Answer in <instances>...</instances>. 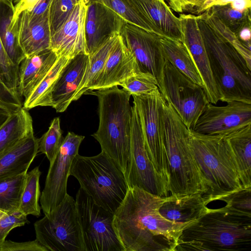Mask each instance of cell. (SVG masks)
<instances>
[{
  "label": "cell",
  "instance_id": "obj_1",
  "mask_svg": "<svg viewBox=\"0 0 251 251\" xmlns=\"http://www.w3.org/2000/svg\"><path fill=\"white\" fill-rule=\"evenodd\" d=\"M164 197L128 188L113 220L124 251H175L183 230L195 222L180 223L162 216L159 209Z\"/></svg>",
  "mask_w": 251,
  "mask_h": 251
},
{
  "label": "cell",
  "instance_id": "obj_2",
  "mask_svg": "<svg viewBox=\"0 0 251 251\" xmlns=\"http://www.w3.org/2000/svg\"><path fill=\"white\" fill-rule=\"evenodd\" d=\"M251 248V218L232 214L223 207L210 209L185 228L175 251H247Z\"/></svg>",
  "mask_w": 251,
  "mask_h": 251
},
{
  "label": "cell",
  "instance_id": "obj_3",
  "mask_svg": "<svg viewBox=\"0 0 251 251\" xmlns=\"http://www.w3.org/2000/svg\"><path fill=\"white\" fill-rule=\"evenodd\" d=\"M160 125L170 175L169 194L203 195L205 192L203 181L189 146L190 130L164 99Z\"/></svg>",
  "mask_w": 251,
  "mask_h": 251
},
{
  "label": "cell",
  "instance_id": "obj_4",
  "mask_svg": "<svg viewBox=\"0 0 251 251\" xmlns=\"http://www.w3.org/2000/svg\"><path fill=\"white\" fill-rule=\"evenodd\" d=\"M189 146L203 181L207 204L243 189L225 135L190 130Z\"/></svg>",
  "mask_w": 251,
  "mask_h": 251
},
{
  "label": "cell",
  "instance_id": "obj_5",
  "mask_svg": "<svg viewBox=\"0 0 251 251\" xmlns=\"http://www.w3.org/2000/svg\"><path fill=\"white\" fill-rule=\"evenodd\" d=\"M196 16L220 101L251 104V69L236 49L223 39L200 14Z\"/></svg>",
  "mask_w": 251,
  "mask_h": 251
},
{
  "label": "cell",
  "instance_id": "obj_6",
  "mask_svg": "<svg viewBox=\"0 0 251 251\" xmlns=\"http://www.w3.org/2000/svg\"><path fill=\"white\" fill-rule=\"evenodd\" d=\"M83 95L96 96L99 124L92 135L103 152L125 174L128 162L132 109L131 95L118 86L87 90Z\"/></svg>",
  "mask_w": 251,
  "mask_h": 251
},
{
  "label": "cell",
  "instance_id": "obj_7",
  "mask_svg": "<svg viewBox=\"0 0 251 251\" xmlns=\"http://www.w3.org/2000/svg\"><path fill=\"white\" fill-rule=\"evenodd\" d=\"M70 176L78 181L82 190L98 205L114 214L128 189L125 176L103 152L93 156L78 154Z\"/></svg>",
  "mask_w": 251,
  "mask_h": 251
},
{
  "label": "cell",
  "instance_id": "obj_8",
  "mask_svg": "<svg viewBox=\"0 0 251 251\" xmlns=\"http://www.w3.org/2000/svg\"><path fill=\"white\" fill-rule=\"evenodd\" d=\"M34 226L36 239L49 251H84L75 201L68 194Z\"/></svg>",
  "mask_w": 251,
  "mask_h": 251
},
{
  "label": "cell",
  "instance_id": "obj_9",
  "mask_svg": "<svg viewBox=\"0 0 251 251\" xmlns=\"http://www.w3.org/2000/svg\"><path fill=\"white\" fill-rule=\"evenodd\" d=\"M158 87L185 125L193 130L209 102L202 87L195 83L166 60Z\"/></svg>",
  "mask_w": 251,
  "mask_h": 251
},
{
  "label": "cell",
  "instance_id": "obj_10",
  "mask_svg": "<svg viewBox=\"0 0 251 251\" xmlns=\"http://www.w3.org/2000/svg\"><path fill=\"white\" fill-rule=\"evenodd\" d=\"M75 201L84 251H124L113 226L114 214L95 203L81 188Z\"/></svg>",
  "mask_w": 251,
  "mask_h": 251
},
{
  "label": "cell",
  "instance_id": "obj_11",
  "mask_svg": "<svg viewBox=\"0 0 251 251\" xmlns=\"http://www.w3.org/2000/svg\"><path fill=\"white\" fill-rule=\"evenodd\" d=\"M131 96L140 119L148 154L169 193L170 175L160 125V114L164 98L159 89L149 94Z\"/></svg>",
  "mask_w": 251,
  "mask_h": 251
},
{
  "label": "cell",
  "instance_id": "obj_12",
  "mask_svg": "<svg viewBox=\"0 0 251 251\" xmlns=\"http://www.w3.org/2000/svg\"><path fill=\"white\" fill-rule=\"evenodd\" d=\"M131 109L129 157L125 174L128 188L136 186L152 194L166 197L168 191L148 154L139 115L133 104Z\"/></svg>",
  "mask_w": 251,
  "mask_h": 251
},
{
  "label": "cell",
  "instance_id": "obj_13",
  "mask_svg": "<svg viewBox=\"0 0 251 251\" xmlns=\"http://www.w3.org/2000/svg\"><path fill=\"white\" fill-rule=\"evenodd\" d=\"M84 138V136L68 132L55 159L50 164L39 200L45 215L50 214L68 194L67 186L71 167Z\"/></svg>",
  "mask_w": 251,
  "mask_h": 251
},
{
  "label": "cell",
  "instance_id": "obj_14",
  "mask_svg": "<svg viewBox=\"0 0 251 251\" xmlns=\"http://www.w3.org/2000/svg\"><path fill=\"white\" fill-rule=\"evenodd\" d=\"M120 35L141 71L152 75L158 86L166 61L160 42L161 37L127 22Z\"/></svg>",
  "mask_w": 251,
  "mask_h": 251
},
{
  "label": "cell",
  "instance_id": "obj_15",
  "mask_svg": "<svg viewBox=\"0 0 251 251\" xmlns=\"http://www.w3.org/2000/svg\"><path fill=\"white\" fill-rule=\"evenodd\" d=\"M226 103L219 106L209 102L191 130L226 136L251 124V104L236 100Z\"/></svg>",
  "mask_w": 251,
  "mask_h": 251
},
{
  "label": "cell",
  "instance_id": "obj_16",
  "mask_svg": "<svg viewBox=\"0 0 251 251\" xmlns=\"http://www.w3.org/2000/svg\"><path fill=\"white\" fill-rule=\"evenodd\" d=\"M87 9L84 0L76 3L66 21L51 36L50 49L58 57L72 59L89 55L85 34Z\"/></svg>",
  "mask_w": 251,
  "mask_h": 251
},
{
  "label": "cell",
  "instance_id": "obj_17",
  "mask_svg": "<svg viewBox=\"0 0 251 251\" xmlns=\"http://www.w3.org/2000/svg\"><path fill=\"white\" fill-rule=\"evenodd\" d=\"M178 18L181 23L182 42L188 49L198 71L208 101L216 104L220 101V96L212 74L196 16L191 14H181Z\"/></svg>",
  "mask_w": 251,
  "mask_h": 251
},
{
  "label": "cell",
  "instance_id": "obj_18",
  "mask_svg": "<svg viewBox=\"0 0 251 251\" xmlns=\"http://www.w3.org/2000/svg\"><path fill=\"white\" fill-rule=\"evenodd\" d=\"M85 18V34L89 54L112 37L120 34L126 22L106 6L90 2Z\"/></svg>",
  "mask_w": 251,
  "mask_h": 251
},
{
  "label": "cell",
  "instance_id": "obj_19",
  "mask_svg": "<svg viewBox=\"0 0 251 251\" xmlns=\"http://www.w3.org/2000/svg\"><path fill=\"white\" fill-rule=\"evenodd\" d=\"M134 56L127 48L121 35L112 48L103 69L90 90L118 86L126 78L141 72Z\"/></svg>",
  "mask_w": 251,
  "mask_h": 251
},
{
  "label": "cell",
  "instance_id": "obj_20",
  "mask_svg": "<svg viewBox=\"0 0 251 251\" xmlns=\"http://www.w3.org/2000/svg\"><path fill=\"white\" fill-rule=\"evenodd\" d=\"M16 21L19 43L26 56L50 49L49 10L40 15L23 11Z\"/></svg>",
  "mask_w": 251,
  "mask_h": 251
},
{
  "label": "cell",
  "instance_id": "obj_21",
  "mask_svg": "<svg viewBox=\"0 0 251 251\" xmlns=\"http://www.w3.org/2000/svg\"><path fill=\"white\" fill-rule=\"evenodd\" d=\"M89 61V55L79 54L71 59L62 70L53 87L51 107L64 112L73 101L75 93L82 80Z\"/></svg>",
  "mask_w": 251,
  "mask_h": 251
},
{
  "label": "cell",
  "instance_id": "obj_22",
  "mask_svg": "<svg viewBox=\"0 0 251 251\" xmlns=\"http://www.w3.org/2000/svg\"><path fill=\"white\" fill-rule=\"evenodd\" d=\"M59 57L50 49L25 56L19 66L18 92L26 99L52 69Z\"/></svg>",
  "mask_w": 251,
  "mask_h": 251
},
{
  "label": "cell",
  "instance_id": "obj_23",
  "mask_svg": "<svg viewBox=\"0 0 251 251\" xmlns=\"http://www.w3.org/2000/svg\"><path fill=\"white\" fill-rule=\"evenodd\" d=\"M207 205L201 193L170 195L164 197L159 211L168 220L188 223L198 221L208 212L210 208Z\"/></svg>",
  "mask_w": 251,
  "mask_h": 251
},
{
  "label": "cell",
  "instance_id": "obj_24",
  "mask_svg": "<svg viewBox=\"0 0 251 251\" xmlns=\"http://www.w3.org/2000/svg\"><path fill=\"white\" fill-rule=\"evenodd\" d=\"M38 150V138L32 132L0 154V181L26 173Z\"/></svg>",
  "mask_w": 251,
  "mask_h": 251
},
{
  "label": "cell",
  "instance_id": "obj_25",
  "mask_svg": "<svg viewBox=\"0 0 251 251\" xmlns=\"http://www.w3.org/2000/svg\"><path fill=\"white\" fill-rule=\"evenodd\" d=\"M243 189L251 188V124L225 136Z\"/></svg>",
  "mask_w": 251,
  "mask_h": 251
},
{
  "label": "cell",
  "instance_id": "obj_26",
  "mask_svg": "<svg viewBox=\"0 0 251 251\" xmlns=\"http://www.w3.org/2000/svg\"><path fill=\"white\" fill-rule=\"evenodd\" d=\"M165 38L182 42L181 23L164 0H135Z\"/></svg>",
  "mask_w": 251,
  "mask_h": 251
},
{
  "label": "cell",
  "instance_id": "obj_27",
  "mask_svg": "<svg viewBox=\"0 0 251 251\" xmlns=\"http://www.w3.org/2000/svg\"><path fill=\"white\" fill-rule=\"evenodd\" d=\"M14 6L0 0V38L9 58L19 66L26 56L19 43L17 21L12 23Z\"/></svg>",
  "mask_w": 251,
  "mask_h": 251
},
{
  "label": "cell",
  "instance_id": "obj_28",
  "mask_svg": "<svg viewBox=\"0 0 251 251\" xmlns=\"http://www.w3.org/2000/svg\"><path fill=\"white\" fill-rule=\"evenodd\" d=\"M32 132V117L23 106L13 112L0 128V154Z\"/></svg>",
  "mask_w": 251,
  "mask_h": 251
},
{
  "label": "cell",
  "instance_id": "obj_29",
  "mask_svg": "<svg viewBox=\"0 0 251 251\" xmlns=\"http://www.w3.org/2000/svg\"><path fill=\"white\" fill-rule=\"evenodd\" d=\"M84 1L85 3L90 2L101 3L122 17L126 22L165 37L135 0H84Z\"/></svg>",
  "mask_w": 251,
  "mask_h": 251
},
{
  "label": "cell",
  "instance_id": "obj_30",
  "mask_svg": "<svg viewBox=\"0 0 251 251\" xmlns=\"http://www.w3.org/2000/svg\"><path fill=\"white\" fill-rule=\"evenodd\" d=\"M160 42L166 60L192 81L202 87L198 71L184 44L165 37H161Z\"/></svg>",
  "mask_w": 251,
  "mask_h": 251
},
{
  "label": "cell",
  "instance_id": "obj_31",
  "mask_svg": "<svg viewBox=\"0 0 251 251\" xmlns=\"http://www.w3.org/2000/svg\"><path fill=\"white\" fill-rule=\"evenodd\" d=\"M119 35L112 37L89 54L86 71L75 93L73 101L78 100L86 91L91 90L95 85Z\"/></svg>",
  "mask_w": 251,
  "mask_h": 251
},
{
  "label": "cell",
  "instance_id": "obj_32",
  "mask_svg": "<svg viewBox=\"0 0 251 251\" xmlns=\"http://www.w3.org/2000/svg\"><path fill=\"white\" fill-rule=\"evenodd\" d=\"M71 59L59 57L55 64L31 93L25 99L23 107L27 110L37 106H51V92L62 70Z\"/></svg>",
  "mask_w": 251,
  "mask_h": 251
},
{
  "label": "cell",
  "instance_id": "obj_33",
  "mask_svg": "<svg viewBox=\"0 0 251 251\" xmlns=\"http://www.w3.org/2000/svg\"><path fill=\"white\" fill-rule=\"evenodd\" d=\"M41 175L39 166L26 173L18 210L26 216L32 215L38 217L41 215V207L39 204Z\"/></svg>",
  "mask_w": 251,
  "mask_h": 251
},
{
  "label": "cell",
  "instance_id": "obj_34",
  "mask_svg": "<svg viewBox=\"0 0 251 251\" xmlns=\"http://www.w3.org/2000/svg\"><path fill=\"white\" fill-rule=\"evenodd\" d=\"M25 175L22 174L0 181V209L5 213L18 210Z\"/></svg>",
  "mask_w": 251,
  "mask_h": 251
},
{
  "label": "cell",
  "instance_id": "obj_35",
  "mask_svg": "<svg viewBox=\"0 0 251 251\" xmlns=\"http://www.w3.org/2000/svg\"><path fill=\"white\" fill-rule=\"evenodd\" d=\"M200 15L223 39L230 43L236 49L251 69V42L245 43L240 41L209 8Z\"/></svg>",
  "mask_w": 251,
  "mask_h": 251
},
{
  "label": "cell",
  "instance_id": "obj_36",
  "mask_svg": "<svg viewBox=\"0 0 251 251\" xmlns=\"http://www.w3.org/2000/svg\"><path fill=\"white\" fill-rule=\"evenodd\" d=\"M209 9L236 35L243 27L251 25V8L240 12L232 8L228 3L213 6Z\"/></svg>",
  "mask_w": 251,
  "mask_h": 251
},
{
  "label": "cell",
  "instance_id": "obj_37",
  "mask_svg": "<svg viewBox=\"0 0 251 251\" xmlns=\"http://www.w3.org/2000/svg\"><path fill=\"white\" fill-rule=\"evenodd\" d=\"M62 134L60 119L56 117L51 121L47 131L38 139V151L46 155L50 164L55 159L63 142Z\"/></svg>",
  "mask_w": 251,
  "mask_h": 251
},
{
  "label": "cell",
  "instance_id": "obj_38",
  "mask_svg": "<svg viewBox=\"0 0 251 251\" xmlns=\"http://www.w3.org/2000/svg\"><path fill=\"white\" fill-rule=\"evenodd\" d=\"M119 85L131 96L149 94L159 89L154 77L142 72L126 78Z\"/></svg>",
  "mask_w": 251,
  "mask_h": 251
},
{
  "label": "cell",
  "instance_id": "obj_39",
  "mask_svg": "<svg viewBox=\"0 0 251 251\" xmlns=\"http://www.w3.org/2000/svg\"><path fill=\"white\" fill-rule=\"evenodd\" d=\"M220 201L226 202L224 207L229 213L251 218V188L236 191Z\"/></svg>",
  "mask_w": 251,
  "mask_h": 251
},
{
  "label": "cell",
  "instance_id": "obj_40",
  "mask_svg": "<svg viewBox=\"0 0 251 251\" xmlns=\"http://www.w3.org/2000/svg\"><path fill=\"white\" fill-rule=\"evenodd\" d=\"M75 4L72 0H51L49 8L51 36L66 21Z\"/></svg>",
  "mask_w": 251,
  "mask_h": 251
},
{
  "label": "cell",
  "instance_id": "obj_41",
  "mask_svg": "<svg viewBox=\"0 0 251 251\" xmlns=\"http://www.w3.org/2000/svg\"><path fill=\"white\" fill-rule=\"evenodd\" d=\"M18 70L19 66L10 59L0 38V79L13 92L18 90Z\"/></svg>",
  "mask_w": 251,
  "mask_h": 251
},
{
  "label": "cell",
  "instance_id": "obj_42",
  "mask_svg": "<svg viewBox=\"0 0 251 251\" xmlns=\"http://www.w3.org/2000/svg\"><path fill=\"white\" fill-rule=\"evenodd\" d=\"M28 223L27 216L19 210L6 214L0 219V244L13 228Z\"/></svg>",
  "mask_w": 251,
  "mask_h": 251
},
{
  "label": "cell",
  "instance_id": "obj_43",
  "mask_svg": "<svg viewBox=\"0 0 251 251\" xmlns=\"http://www.w3.org/2000/svg\"><path fill=\"white\" fill-rule=\"evenodd\" d=\"M0 105L12 112L23 106L21 97L12 92L0 79Z\"/></svg>",
  "mask_w": 251,
  "mask_h": 251
},
{
  "label": "cell",
  "instance_id": "obj_44",
  "mask_svg": "<svg viewBox=\"0 0 251 251\" xmlns=\"http://www.w3.org/2000/svg\"><path fill=\"white\" fill-rule=\"evenodd\" d=\"M0 251H49L36 239L33 241L16 242L5 240L0 244Z\"/></svg>",
  "mask_w": 251,
  "mask_h": 251
},
{
  "label": "cell",
  "instance_id": "obj_45",
  "mask_svg": "<svg viewBox=\"0 0 251 251\" xmlns=\"http://www.w3.org/2000/svg\"><path fill=\"white\" fill-rule=\"evenodd\" d=\"M170 8L177 13L195 12L201 5L204 0H164Z\"/></svg>",
  "mask_w": 251,
  "mask_h": 251
},
{
  "label": "cell",
  "instance_id": "obj_46",
  "mask_svg": "<svg viewBox=\"0 0 251 251\" xmlns=\"http://www.w3.org/2000/svg\"><path fill=\"white\" fill-rule=\"evenodd\" d=\"M39 1L40 0H20L14 4L13 25H15L16 21L22 12L31 11Z\"/></svg>",
  "mask_w": 251,
  "mask_h": 251
},
{
  "label": "cell",
  "instance_id": "obj_47",
  "mask_svg": "<svg viewBox=\"0 0 251 251\" xmlns=\"http://www.w3.org/2000/svg\"><path fill=\"white\" fill-rule=\"evenodd\" d=\"M233 0H204L201 5L194 14L200 15L210 7L216 5H224L230 3Z\"/></svg>",
  "mask_w": 251,
  "mask_h": 251
},
{
  "label": "cell",
  "instance_id": "obj_48",
  "mask_svg": "<svg viewBox=\"0 0 251 251\" xmlns=\"http://www.w3.org/2000/svg\"><path fill=\"white\" fill-rule=\"evenodd\" d=\"M230 5L232 8L243 12L251 8V0H233Z\"/></svg>",
  "mask_w": 251,
  "mask_h": 251
},
{
  "label": "cell",
  "instance_id": "obj_49",
  "mask_svg": "<svg viewBox=\"0 0 251 251\" xmlns=\"http://www.w3.org/2000/svg\"><path fill=\"white\" fill-rule=\"evenodd\" d=\"M236 36L240 41L243 42H251V25H248L243 27Z\"/></svg>",
  "mask_w": 251,
  "mask_h": 251
},
{
  "label": "cell",
  "instance_id": "obj_50",
  "mask_svg": "<svg viewBox=\"0 0 251 251\" xmlns=\"http://www.w3.org/2000/svg\"><path fill=\"white\" fill-rule=\"evenodd\" d=\"M12 113L8 109L0 105V128Z\"/></svg>",
  "mask_w": 251,
  "mask_h": 251
},
{
  "label": "cell",
  "instance_id": "obj_51",
  "mask_svg": "<svg viewBox=\"0 0 251 251\" xmlns=\"http://www.w3.org/2000/svg\"><path fill=\"white\" fill-rule=\"evenodd\" d=\"M7 213L2 211L0 209V219L2 218L4 215H5Z\"/></svg>",
  "mask_w": 251,
  "mask_h": 251
},
{
  "label": "cell",
  "instance_id": "obj_52",
  "mask_svg": "<svg viewBox=\"0 0 251 251\" xmlns=\"http://www.w3.org/2000/svg\"><path fill=\"white\" fill-rule=\"evenodd\" d=\"M4 0V1L7 2L8 3H10V4L14 5V3L15 0Z\"/></svg>",
  "mask_w": 251,
  "mask_h": 251
},
{
  "label": "cell",
  "instance_id": "obj_53",
  "mask_svg": "<svg viewBox=\"0 0 251 251\" xmlns=\"http://www.w3.org/2000/svg\"><path fill=\"white\" fill-rule=\"evenodd\" d=\"M75 3H77L78 2H80L82 1H83L84 0H72Z\"/></svg>",
  "mask_w": 251,
  "mask_h": 251
},
{
  "label": "cell",
  "instance_id": "obj_54",
  "mask_svg": "<svg viewBox=\"0 0 251 251\" xmlns=\"http://www.w3.org/2000/svg\"><path fill=\"white\" fill-rule=\"evenodd\" d=\"M20 0H15L14 4H15L16 3H17L18 1H19Z\"/></svg>",
  "mask_w": 251,
  "mask_h": 251
}]
</instances>
